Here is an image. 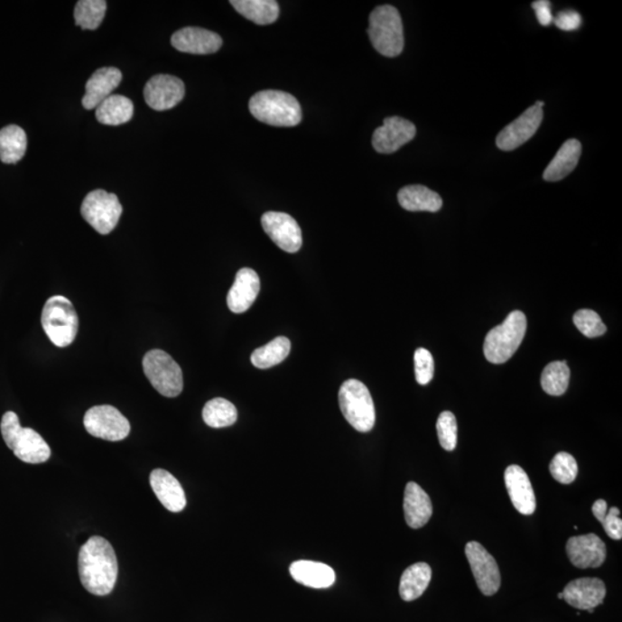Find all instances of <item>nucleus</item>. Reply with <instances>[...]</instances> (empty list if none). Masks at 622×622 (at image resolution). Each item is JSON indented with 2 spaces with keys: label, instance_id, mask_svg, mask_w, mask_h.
<instances>
[{
  "label": "nucleus",
  "instance_id": "nucleus-1",
  "mask_svg": "<svg viewBox=\"0 0 622 622\" xmlns=\"http://www.w3.org/2000/svg\"><path fill=\"white\" fill-rule=\"evenodd\" d=\"M79 574L82 586L96 596L111 594L118 578V562L114 548L106 538L93 536L79 553Z\"/></svg>",
  "mask_w": 622,
  "mask_h": 622
},
{
  "label": "nucleus",
  "instance_id": "nucleus-2",
  "mask_svg": "<svg viewBox=\"0 0 622 622\" xmlns=\"http://www.w3.org/2000/svg\"><path fill=\"white\" fill-rule=\"evenodd\" d=\"M255 119L270 126L294 127L302 123V110L298 99L281 90H263L249 101Z\"/></svg>",
  "mask_w": 622,
  "mask_h": 622
},
{
  "label": "nucleus",
  "instance_id": "nucleus-3",
  "mask_svg": "<svg viewBox=\"0 0 622 622\" xmlns=\"http://www.w3.org/2000/svg\"><path fill=\"white\" fill-rule=\"evenodd\" d=\"M0 430L8 449L14 450L15 457L21 461L37 465L48 461L51 457V449L47 441L35 430L21 427L19 417L14 412L4 414Z\"/></svg>",
  "mask_w": 622,
  "mask_h": 622
},
{
  "label": "nucleus",
  "instance_id": "nucleus-4",
  "mask_svg": "<svg viewBox=\"0 0 622 622\" xmlns=\"http://www.w3.org/2000/svg\"><path fill=\"white\" fill-rule=\"evenodd\" d=\"M527 331V319L524 312L512 311L502 324L491 330L484 341V355L488 362L502 365L519 349Z\"/></svg>",
  "mask_w": 622,
  "mask_h": 622
},
{
  "label": "nucleus",
  "instance_id": "nucleus-5",
  "mask_svg": "<svg viewBox=\"0 0 622 622\" xmlns=\"http://www.w3.org/2000/svg\"><path fill=\"white\" fill-rule=\"evenodd\" d=\"M368 34L376 51L388 58L398 57L404 47L402 16L395 7L382 5L371 12Z\"/></svg>",
  "mask_w": 622,
  "mask_h": 622
},
{
  "label": "nucleus",
  "instance_id": "nucleus-6",
  "mask_svg": "<svg viewBox=\"0 0 622 622\" xmlns=\"http://www.w3.org/2000/svg\"><path fill=\"white\" fill-rule=\"evenodd\" d=\"M42 327L57 348H68L78 335L79 317L73 303L65 296L54 295L44 304Z\"/></svg>",
  "mask_w": 622,
  "mask_h": 622
},
{
  "label": "nucleus",
  "instance_id": "nucleus-7",
  "mask_svg": "<svg viewBox=\"0 0 622 622\" xmlns=\"http://www.w3.org/2000/svg\"><path fill=\"white\" fill-rule=\"evenodd\" d=\"M342 415L355 430L369 432L374 428L376 411L373 396L368 387L357 379H348L342 384L339 395Z\"/></svg>",
  "mask_w": 622,
  "mask_h": 622
},
{
  "label": "nucleus",
  "instance_id": "nucleus-8",
  "mask_svg": "<svg viewBox=\"0 0 622 622\" xmlns=\"http://www.w3.org/2000/svg\"><path fill=\"white\" fill-rule=\"evenodd\" d=\"M144 371L149 382L162 395L175 398L183 390L181 366L164 350L153 349L144 355Z\"/></svg>",
  "mask_w": 622,
  "mask_h": 622
},
{
  "label": "nucleus",
  "instance_id": "nucleus-9",
  "mask_svg": "<svg viewBox=\"0 0 622 622\" xmlns=\"http://www.w3.org/2000/svg\"><path fill=\"white\" fill-rule=\"evenodd\" d=\"M123 207L116 194L96 190L86 196L81 206V215L99 235L107 236L118 224Z\"/></svg>",
  "mask_w": 622,
  "mask_h": 622
},
{
  "label": "nucleus",
  "instance_id": "nucleus-10",
  "mask_svg": "<svg viewBox=\"0 0 622 622\" xmlns=\"http://www.w3.org/2000/svg\"><path fill=\"white\" fill-rule=\"evenodd\" d=\"M83 423L91 436L108 441H123L131 432V424L126 417L110 404L90 408Z\"/></svg>",
  "mask_w": 622,
  "mask_h": 622
},
{
  "label": "nucleus",
  "instance_id": "nucleus-11",
  "mask_svg": "<svg viewBox=\"0 0 622 622\" xmlns=\"http://www.w3.org/2000/svg\"><path fill=\"white\" fill-rule=\"evenodd\" d=\"M465 551L479 590L486 596L495 595L502 582L495 558L478 542L467 543Z\"/></svg>",
  "mask_w": 622,
  "mask_h": 622
},
{
  "label": "nucleus",
  "instance_id": "nucleus-12",
  "mask_svg": "<svg viewBox=\"0 0 622 622\" xmlns=\"http://www.w3.org/2000/svg\"><path fill=\"white\" fill-rule=\"evenodd\" d=\"M262 227L283 252L294 254L302 249V232L293 217L285 212L269 211L262 216Z\"/></svg>",
  "mask_w": 622,
  "mask_h": 622
},
{
  "label": "nucleus",
  "instance_id": "nucleus-13",
  "mask_svg": "<svg viewBox=\"0 0 622 622\" xmlns=\"http://www.w3.org/2000/svg\"><path fill=\"white\" fill-rule=\"evenodd\" d=\"M543 110L533 106L519 118L507 125L497 136L496 144L503 152H512L532 139L543 121Z\"/></svg>",
  "mask_w": 622,
  "mask_h": 622
},
{
  "label": "nucleus",
  "instance_id": "nucleus-14",
  "mask_svg": "<svg viewBox=\"0 0 622 622\" xmlns=\"http://www.w3.org/2000/svg\"><path fill=\"white\" fill-rule=\"evenodd\" d=\"M185 97V85L172 75H156L144 88L148 106L156 111H166L177 107Z\"/></svg>",
  "mask_w": 622,
  "mask_h": 622
},
{
  "label": "nucleus",
  "instance_id": "nucleus-15",
  "mask_svg": "<svg viewBox=\"0 0 622 622\" xmlns=\"http://www.w3.org/2000/svg\"><path fill=\"white\" fill-rule=\"evenodd\" d=\"M416 136L415 125L400 116H390L376 129L373 147L379 153H394Z\"/></svg>",
  "mask_w": 622,
  "mask_h": 622
},
{
  "label": "nucleus",
  "instance_id": "nucleus-16",
  "mask_svg": "<svg viewBox=\"0 0 622 622\" xmlns=\"http://www.w3.org/2000/svg\"><path fill=\"white\" fill-rule=\"evenodd\" d=\"M566 551L571 562L578 569H599L607 559V546L596 534L570 538Z\"/></svg>",
  "mask_w": 622,
  "mask_h": 622
},
{
  "label": "nucleus",
  "instance_id": "nucleus-17",
  "mask_svg": "<svg viewBox=\"0 0 622 622\" xmlns=\"http://www.w3.org/2000/svg\"><path fill=\"white\" fill-rule=\"evenodd\" d=\"M563 599L575 608L594 613L595 608L604 602L607 587L602 580L582 578L567 584L562 591Z\"/></svg>",
  "mask_w": 622,
  "mask_h": 622
},
{
  "label": "nucleus",
  "instance_id": "nucleus-18",
  "mask_svg": "<svg viewBox=\"0 0 622 622\" xmlns=\"http://www.w3.org/2000/svg\"><path fill=\"white\" fill-rule=\"evenodd\" d=\"M509 498L517 512L532 515L536 511V497L527 473L520 466L512 465L505 470Z\"/></svg>",
  "mask_w": 622,
  "mask_h": 622
},
{
  "label": "nucleus",
  "instance_id": "nucleus-19",
  "mask_svg": "<svg viewBox=\"0 0 622 622\" xmlns=\"http://www.w3.org/2000/svg\"><path fill=\"white\" fill-rule=\"evenodd\" d=\"M171 43L181 52L210 54L218 51L223 40L214 32L198 27H186L174 32Z\"/></svg>",
  "mask_w": 622,
  "mask_h": 622
},
{
  "label": "nucleus",
  "instance_id": "nucleus-20",
  "mask_svg": "<svg viewBox=\"0 0 622 622\" xmlns=\"http://www.w3.org/2000/svg\"><path fill=\"white\" fill-rule=\"evenodd\" d=\"M261 290V282L254 270L244 268L237 271L235 283L228 291L227 306L235 314H242L253 306Z\"/></svg>",
  "mask_w": 622,
  "mask_h": 622
},
{
  "label": "nucleus",
  "instance_id": "nucleus-21",
  "mask_svg": "<svg viewBox=\"0 0 622 622\" xmlns=\"http://www.w3.org/2000/svg\"><path fill=\"white\" fill-rule=\"evenodd\" d=\"M123 74L116 68H103L91 75L86 85V95L83 96L82 106L87 110H94L99 104L110 97L118 88Z\"/></svg>",
  "mask_w": 622,
  "mask_h": 622
},
{
  "label": "nucleus",
  "instance_id": "nucleus-22",
  "mask_svg": "<svg viewBox=\"0 0 622 622\" xmlns=\"http://www.w3.org/2000/svg\"><path fill=\"white\" fill-rule=\"evenodd\" d=\"M150 486L162 506L170 512L179 513L186 507L185 491L172 474L164 469H154L150 474Z\"/></svg>",
  "mask_w": 622,
  "mask_h": 622
},
{
  "label": "nucleus",
  "instance_id": "nucleus-23",
  "mask_svg": "<svg viewBox=\"0 0 622 622\" xmlns=\"http://www.w3.org/2000/svg\"><path fill=\"white\" fill-rule=\"evenodd\" d=\"M404 519L413 529L424 527L432 515V503L427 492L415 482H409L404 488Z\"/></svg>",
  "mask_w": 622,
  "mask_h": 622
},
{
  "label": "nucleus",
  "instance_id": "nucleus-24",
  "mask_svg": "<svg viewBox=\"0 0 622 622\" xmlns=\"http://www.w3.org/2000/svg\"><path fill=\"white\" fill-rule=\"evenodd\" d=\"M290 573L296 582L309 588H330L336 581L335 571L321 562H295L290 567Z\"/></svg>",
  "mask_w": 622,
  "mask_h": 622
},
{
  "label": "nucleus",
  "instance_id": "nucleus-25",
  "mask_svg": "<svg viewBox=\"0 0 622 622\" xmlns=\"http://www.w3.org/2000/svg\"><path fill=\"white\" fill-rule=\"evenodd\" d=\"M581 153L582 145L578 140L566 141L543 173L544 181L549 182L562 181L578 166Z\"/></svg>",
  "mask_w": 622,
  "mask_h": 622
},
{
  "label": "nucleus",
  "instance_id": "nucleus-26",
  "mask_svg": "<svg viewBox=\"0 0 622 622\" xmlns=\"http://www.w3.org/2000/svg\"><path fill=\"white\" fill-rule=\"evenodd\" d=\"M398 201L407 211H440L442 200L440 195L429 188L413 185L402 188L398 193Z\"/></svg>",
  "mask_w": 622,
  "mask_h": 622
},
{
  "label": "nucleus",
  "instance_id": "nucleus-27",
  "mask_svg": "<svg viewBox=\"0 0 622 622\" xmlns=\"http://www.w3.org/2000/svg\"><path fill=\"white\" fill-rule=\"evenodd\" d=\"M432 567L425 562H417L404 571L400 580L399 592L404 602L420 599L432 581Z\"/></svg>",
  "mask_w": 622,
  "mask_h": 622
},
{
  "label": "nucleus",
  "instance_id": "nucleus-28",
  "mask_svg": "<svg viewBox=\"0 0 622 622\" xmlns=\"http://www.w3.org/2000/svg\"><path fill=\"white\" fill-rule=\"evenodd\" d=\"M135 115L131 99L121 95H111L96 107V119L107 126H119L128 123Z\"/></svg>",
  "mask_w": 622,
  "mask_h": 622
},
{
  "label": "nucleus",
  "instance_id": "nucleus-29",
  "mask_svg": "<svg viewBox=\"0 0 622 622\" xmlns=\"http://www.w3.org/2000/svg\"><path fill=\"white\" fill-rule=\"evenodd\" d=\"M229 4L246 19L261 26L274 23L281 12L274 0H231Z\"/></svg>",
  "mask_w": 622,
  "mask_h": 622
},
{
  "label": "nucleus",
  "instance_id": "nucleus-30",
  "mask_svg": "<svg viewBox=\"0 0 622 622\" xmlns=\"http://www.w3.org/2000/svg\"><path fill=\"white\" fill-rule=\"evenodd\" d=\"M27 150V135L23 129L10 125L0 131V161L15 164L23 160Z\"/></svg>",
  "mask_w": 622,
  "mask_h": 622
},
{
  "label": "nucleus",
  "instance_id": "nucleus-31",
  "mask_svg": "<svg viewBox=\"0 0 622 622\" xmlns=\"http://www.w3.org/2000/svg\"><path fill=\"white\" fill-rule=\"evenodd\" d=\"M290 352L291 341L286 337H278L268 345L254 350L250 361L258 369H269L286 360Z\"/></svg>",
  "mask_w": 622,
  "mask_h": 622
},
{
  "label": "nucleus",
  "instance_id": "nucleus-32",
  "mask_svg": "<svg viewBox=\"0 0 622 622\" xmlns=\"http://www.w3.org/2000/svg\"><path fill=\"white\" fill-rule=\"evenodd\" d=\"M203 420L210 428L231 427L237 420V411L232 403L223 398H216L206 404L202 413Z\"/></svg>",
  "mask_w": 622,
  "mask_h": 622
},
{
  "label": "nucleus",
  "instance_id": "nucleus-33",
  "mask_svg": "<svg viewBox=\"0 0 622 622\" xmlns=\"http://www.w3.org/2000/svg\"><path fill=\"white\" fill-rule=\"evenodd\" d=\"M570 377L571 371L565 361L550 363L543 370L542 388L550 395H562L569 388Z\"/></svg>",
  "mask_w": 622,
  "mask_h": 622
},
{
  "label": "nucleus",
  "instance_id": "nucleus-34",
  "mask_svg": "<svg viewBox=\"0 0 622 622\" xmlns=\"http://www.w3.org/2000/svg\"><path fill=\"white\" fill-rule=\"evenodd\" d=\"M107 8L104 0H80L74 10L75 23L82 29L95 31L101 26Z\"/></svg>",
  "mask_w": 622,
  "mask_h": 622
},
{
  "label": "nucleus",
  "instance_id": "nucleus-35",
  "mask_svg": "<svg viewBox=\"0 0 622 622\" xmlns=\"http://www.w3.org/2000/svg\"><path fill=\"white\" fill-rule=\"evenodd\" d=\"M550 473L559 483H573L579 473L578 462L570 453H558L550 463Z\"/></svg>",
  "mask_w": 622,
  "mask_h": 622
},
{
  "label": "nucleus",
  "instance_id": "nucleus-36",
  "mask_svg": "<svg viewBox=\"0 0 622 622\" xmlns=\"http://www.w3.org/2000/svg\"><path fill=\"white\" fill-rule=\"evenodd\" d=\"M573 320L575 327L587 338L600 337L607 332V327H605L600 316L590 309H581V311H576Z\"/></svg>",
  "mask_w": 622,
  "mask_h": 622
},
{
  "label": "nucleus",
  "instance_id": "nucleus-37",
  "mask_svg": "<svg viewBox=\"0 0 622 622\" xmlns=\"http://www.w3.org/2000/svg\"><path fill=\"white\" fill-rule=\"evenodd\" d=\"M437 433L441 446L454 450L458 444V423L452 412H442L437 421Z\"/></svg>",
  "mask_w": 622,
  "mask_h": 622
},
{
  "label": "nucleus",
  "instance_id": "nucleus-38",
  "mask_svg": "<svg viewBox=\"0 0 622 622\" xmlns=\"http://www.w3.org/2000/svg\"><path fill=\"white\" fill-rule=\"evenodd\" d=\"M416 381L420 385H427L435 374V362L428 349L419 348L414 354Z\"/></svg>",
  "mask_w": 622,
  "mask_h": 622
},
{
  "label": "nucleus",
  "instance_id": "nucleus-39",
  "mask_svg": "<svg viewBox=\"0 0 622 622\" xmlns=\"http://www.w3.org/2000/svg\"><path fill=\"white\" fill-rule=\"evenodd\" d=\"M605 533L612 540L620 541L622 538V520L620 517V509L617 507H611L608 509L607 515H605L602 522Z\"/></svg>",
  "mask_w": 622,
  "mask_h": 622
},
{
  "label": "nucleus",
  "instance_id": "nucleus-40",
  "mask_svg": "<svg viewBox=\"0 0 622 622\" xmlns=\"http://www.w3.org/2000/svg\"><path fill=\"white\" fill-rule=\"evenodd\" d=\"M555 26L563 32H573L581 27V15L574 11H563L553 19Z\"/></svg>",
  "mask_w": 622,
  "mask_h": 622
},
{
  "label": "nucleus",
  "instance_id": "nucleus-41",
  "mask_svg": "<svg viewBox=\"0 0 622 622\" xmlns=\"http://www.w3.org/2000/svg\"><path fill=\"white\" fill-rule=\"evenodd\" d=\"M533 8L536 12L537 19L540 21L542 26H549L553 21L552 14H551L550 2L546 0H537L533 3Z\"/></svg>",
  "mask_w": 622,
  "mask_h": 622
},
{
  "label": "nucleus",
  "instance_id": "nucleus-42",
  "mask_svg": "<svg viewBox=\"0 0 622 622\" xmlns=\"http://www.w3.org/2000/svg\"><path fill=\"white\" fill-rule=\"evenodd\" d=\"M592 513H594L596 519L602 524L604 517L608 513V503L605 502L604 499L597 500V502L594 504V506H592Z\"/></svg>",
  "mask_w": 622,
  "mask_h": 622
},
{
  "label": "nucleus",
  "instance_id": "nucleus-43",
  "mask_svg": "<svg viewBox=\"0 0 622 622\" xmlns=\"http://www.w3.org/2000/svg\"><path fill=\"white\" fill-rule=\"evenodd\" d=\"M535 106L542 108L543 107H544V102L538 101L535 103Z\"/></svg>",
  "mask_w": 622,
  "mask_h": 622
},
{
  "label": "nucleus",
  "instance_id": "nucleus-44",
  "mask_svg": "<svg viewBox=\"0 0 622 622\" xmlns=\"http://www.w3.org/2000/svg\"><path fill=\"white\" fill-rule=\"evenodd\" d=\"M558 599H563L562 592H559V594H558Z\"/></svg>",
  "mask_w": 622,
  "mask_h": 622
}]
</instances>
